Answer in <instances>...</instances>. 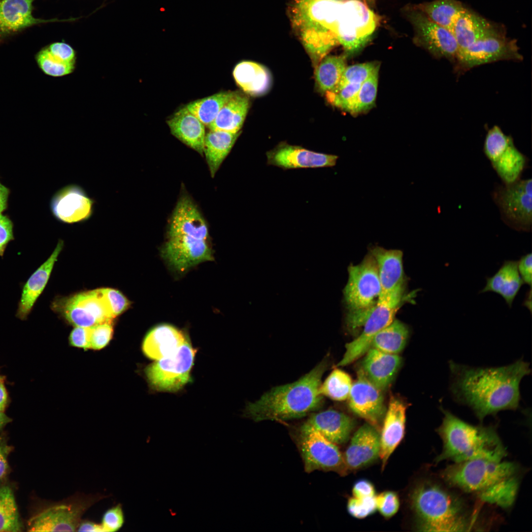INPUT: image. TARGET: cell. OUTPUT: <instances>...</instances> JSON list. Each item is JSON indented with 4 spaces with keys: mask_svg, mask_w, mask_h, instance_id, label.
Instances as JSON below:
<instances>
[{
    "mask_svg": "<svg viewBox=\"0 0 532 532\" xmlns=\"http://www.w3.org/2000/svg\"><path fill=\"white\" fill-rule=\"evenodd\" d=\"M99 290L115 318L129 308L130 301L119 291L108 288H100Z\"/></svg>",
    "mask_w": 532,
    "mask_h": 532,
    "instance_id": "bcb514c9",
    "label": "cell"
},
{
    "mask_svg": "<svg viewBox=\"0 0 532 532\" xmlns=\"http://www.w3.org/2000/svg\"><path fill=\"white\" fill-rule=\"evenodd\" d=\"M532 290L531 287L530 290L527 292V295L525 298L524 301V306L527 307L530 311H531V302H529V300H531Z\"/></svg>",
    "mask_w": 532,
    "mask_h": 532,
    "instance_id": "be15d7a7",
    "label": "cell"
},
{
    "mask_svg": "<svg viewBox=\"0 0 532 532\" xmlns=\"http://www.w3.org/2000/svg\"><path fill=\"white\" fill-rule=\"evenodd\" d=\"M113 323L109 321L91 327V348L100 350L109 343L113 333Z\"/></svg>",
    "mask_w": 532,
    "mask_h": 532,
    "instance_id": "c3c4849f",
    "label": "cell"
},
{
    "mask_svg": "<svg viewBox=\"0 0 532 532\" xmlns=\"http://www.w3.org/2000/svg\"><path fill=\"white\" fill-rule=\"evenodd\" d=\"M22 524L11 488L7 486L0 488V532L21 531Z\"/></svg>",
    "mask_w": 532,
    "mask_h": 532,
    "instance_id": "ab89813d",
    "label": "cell"
},
{
    "mask_svg": "<svg viewBox=\"0 0 532 532\" xmlns=\"http://www.w3.org/2000/svg\"><path fill=\"white\" fill-rule=\"evenodd\" d=\"M297 443L306 472L319 470L346 475L348 469L336 444L313 428L303 423L299 428Z\"/></svg>",
    "mask_w": 532,
    "mask_h": 532,
    "instance_id": "30bf717a",
    "label": "cell"
},
{
    "mask_svg": "<svg viewBox=\"0 0 532 532\" xmlns=\"http://www.w3.org/2000/svg\"><path fill=\"white\" fill-rule=\"evenodd\" d=\"M304 423L335 444L345 443L354 427L350 417L332 409L313 414Z\"/></svg>",
    "mask_w": 532,
    "mask_h": 532,
    "instance_id": "4dcf8cb0",
    "label": "cell"
},
{
    "mask_svg": "<svg viewBox=\"0 0 532 532\" xmlns=\"http://www.w3.org/2000/svg\"><path fill=\"white\" fill-rule=\"evenodd\" d=\"M289 13L293 29L316 62L337 44L349 54L358 51L380 21L360 0H294Z\"/></svg>",
    "mask_w": 532,
    "mask_h": 532,
    "instance_id": "6da1fadb",
    "label": "cell"
},
{
    "mask_svg": "<svg viewBox=\"0 0 532 532\" xmlns=\"http://www.w3.org/2000/svg\"><path fill=\"white\" fill-rule=\"evenodd\" d=\"M51 308L75 327H91L115 319L99 289L56 299Z\"/></svg>",
    "mask_w": 532,
    "mask_h": 532,
    "instance_id": "5bb4252c",
    "label": "cell"
},
{
    "mask_svg": "<svg viewBox=\"0 0 532 532\" xmlns=\"http://www.w3.org/2000/svg\"><path fill=\"white\" fill-rule=\"evenodd\" d=\"M524 284L518 270L517 261L507 260L494 275L486 278V285L480 293H497L510 308Z\"/></svg>",
    "mask_w": 532,
    "mask_h": 532,
    "instance_id": "1f68e13d",
    "label": "cell"
},
{
    "mask_svg": "<svg viewBox=\"0 0 532 532\" xmlns=\"http://www.w3.org/2000/svg\"><path fill=\"white\" fill-rule=\"evenodd\" d=\"M365 2L367 1H370L371 0H363Z\"/></svg>",
    "mask_w": 532,
    "mask_h": 532,
    "instance_id": "e7e4bbea",
    "label": "cell"
},
{
    "mask_svg": "<svg viewBox=\"0 0 532 532\" xmlns=\"http://www.w3.org/2000/svg\"><path fill=\"white\" fill-rule=\"evenodd\" d=\"M378 269L381 286L379 298L388 296L404 287L402 252L375 246L370 249Z\"/></svg>",
    "mask_w": 532,
    "mask_h": 532,
    "instance_id": "603a6c76",
    "label": "cell"
},
{
    "mask_svg": "<svg viewBox=\"0 0 532 532\" xmlns=\"http://www.w3.org/2000/svg\"><path fill=\"white\" fill-rule=\"evenodd\" d=\"M352 494L354 497L364 499L375 497V489L372 484L366 480H360L353 486Z\"/></svg>",
    "mask_w": 532,
    "mask_h": 532,
    "instance_id": "9f6ffc18",
    "label": "cell"
},
{
    "mask_svg": "<svg viewBox=\"0 0 532 532\" xmlns=\"http://www.w3.org/2000/svg\"><path fill=\"white\" fill-rule=\"evenodd\" d=\"M377 509L386 518L393 516L398 511L399 500L397 494L386 491L376 496Z\"/></svg>",
    "mask_w": 532,
    "mask_h": 532,
    "instance_id": "f907efd6",
    "label": "cell"
},
{
    "mask_svg": "<svg viewBox=\"0 0 532 532\" xmlns=\"http://www.w3.org/2000/svg\"><path fill=\"white\" fill-rule=\"evenodd\" d=\"M347 507L351 516L358 519L364 518L377 510L376 496L364 499L351 497L348 500Z\"/></svg>",
    "mask_w": 532,
    "mask_h": 532,
    "instance_id": "7dc6e473",
    "label": "cell"
},
{
    "mask_svg": "<svg viewBox=\"0 0 532 532\" xmlns=\"http://www.w3.org/2000/svg\"><path fill=\"white\" fill-rule=\"evenodd\" d=\"M327 367V362L324 360L298 380L272 388L249 403L245 415L256 422L284 421L300 418L315 411L322 402L320 388Z\"/></svg>",
    "mask_w": 532,
    "mask_h": 532,
    "instance_id": "277c9868",
    "label": "cell"
},
{
    "mask_svg": "<svg viewBox=\"0 0 532 532\" xmlns=\"http://www.w3.org/2000/svg\"><path fill=\"white\" fill-rule=\"evenodd\" d=\"M351 410L374 427L378 426L385 416L386 409L381 390L360 372L352 383L348 398Z\"/></svg>",
    "mask_w": 532,
    "mask_h": 532,
    "instance_id": "d6986e66",
    "label": "cell"
},
{
    "mask_svg": "<svg viewBox=\"0 0 532 532\" xmlns=\"http://www.w3.org/2000/svg\"><path fill=\"white\" fill-rule=\"evenodd\" d=\"M10 421L9 418L3 413L2 410H0V430Z\"/></svg>",
    "mask_w": 532,
    "mask_h": 532,
    "instance_id": "6125c7cd",
    "label": "cell"
},
{
    "mask_svg": "<svg viewBox=\"0 0 532 532\" xmlns=\"http://www.w3.org/2000/svg\"><path fill=\"white\" fill-rule=\"evenodd\" d=\"M352 385L350 376L345 372L334 369L322 384L320 392L333 400H344L348 399Z\"/></svg>",
    "mask_w": 532,
    "mask_h": 532,
    "instance_id": "60d3db41",
    "label": "cell"
},
{
    "mask_svg": "<svg viewBox=\"0 0 532 532\" xmlns=\"http://www.w3.org/2000/svg\"><path fill=\"white\" fill-rule=\"evenodd\" d=\"M441 425L436 429L443 443L436 463L450 460L458 463L476 459L502 461L507 452L496 426L474 425L461 419L442 405Z\"/></svg>",
    "mask_w": 532,
    "mask_h": 532,
    "instance_id": "5b68a950",
    "label": "cell"
},
{
    "mask_svg": "<svg viewBox=\"0 0 532 532\" xmlns=\"http://www.w3.org/2000/svg\"><path fill=\"white\" fill-rule=\"evenodd\" d=\"M240 134L221 130H210L205 136L203 154L210 173L214 177Z\"/></svg>",
    "mask_w": 532,
    "mask_h": 532,
    "instance_id": "836d02e7",
    "label": "cell"
},
{
    "mask_svg": "<svg viewBox=\"0 0 532 532\" xmlns=\"http://www.w3.org/2000/svg\"><path fill=\"white\" fill-rule=\"evenodd\" d=\"M519 49L517 40L507 37L505 28L500 24L491 33L458 52L455 69L461 73L499 61H521L523 57Z\"/></svg>",
    "mask_w": 532,
    "mask_h": 532,
    "instance_id": "ba28073f",
    "label": "cell"
},
{
    "mask_svg": "<svg viewBox=\"0 0 532 532\" xmlns=\"http://www.w3.org/2000/svg\"><path fill=\"white\" fill-rule=\"evenodd\" d=\"M162 254L168 263L180 271L213 260L207 240L186 234L168 235Z\"/></svg>",
    "mask_w": 532,
    "mask_h": 532,
    "instance_id": "ac0fdd59",
    "label": "cell"
},
{
    "mask_svg": "<svg viewBox=\"0 0 532 532\" xmlns=\"http://www.w3.org/2000/svg\"><path fill=\"white\" fill-rule=\"evenodd\" d=\"M188 339L184 333L168 324H161L151 330L142 343V351L148 358L158 360L169 356Z\"/></svg>",
    "mask_w": 532,
    "mask_h": 532,
    "instance_id": "83f0119b",
    "label": "cell"
},
{
    "mask_svg": "<svg viewBox=\"0 0 532 532\" xmlns=\"http://www.w3.org/2000/svg\"><path fill=\"white\" fill-rule=\"evenodd\" d=\"M7 402V393L4 386L2 378L0 376V410L3 409Z\"/></svg>",
    "mask_w": 532,
    "mask_h": 532,
    "instance_id": "94428289",
    "label": "cell"
},
{
    "mask_svg": "<svg viewBox=\"0 0 532 532\" xmlns=\"http://www.w3.org/2000/svg\"><path fill=\"white\" fill-rule=\"evenodd\" d=\"M449 391L458 403L468 407L482 423L488 416L520 407V385L531 373L522 359L504 366L473 367L450 361Z\"/></svg>",
    "mask_w": 532,
    "mask_h": 532,
    "instance_id": "7a4b0ae2",
    "label": "cell"
},
{
    "mask_svg": "<svg viewBox=\"0 0 532 532\" xmlns=\"http://www.w3.org/2000/svg\"><path fill=\"white\" fill-rule=\"evenodd\" d=\"M166 123L174 137L203 155L205 126L185 106L177 111Z\"/></svg>",
    "mask_w": 532,
    "mask_h": 532,
    "instance_id": "f1b7e54d",
    "label": "cell"
},
{
    "mask_svg": "<svg viewBox=\"0 0 532 532\" xmlns=\"http://www.w3.org/2000/svg\"><path fill=\"white\" fill-rule=\"evenodd\" d=\"M517 267L519 274L524 284L531 287L532 281V255L530 253L522 256L517 261Z\"/></svg>",
    "mask_w": 532,
    "mask_h": 532,
    "instance_id": "11a10c76",
    "label": "cell"
},
{
    "mask_svg": "<svg viewBox=\"0 0 532 532\" xmlns=\"http://www.w3.org/2000/svg\"><path fill=\"white\" fill-rule=\"evenodd\" d=\"M363 362V371L367 378L380 390L393 381L401 363L398 355L370 348Z\"/></svg>",
    "mask_w": 532,
    "mask_h": 532,
    "instance_id": "4316f807",
    "label": "cell"
},
{
    "mask_svg": "<svg viewBox=\"0 0 532 532\" xmlns=\"http://www.w3.org/2000/svg\"><path fill=\"white\" fill-rule=\"evenodd\" d=\"M267 164L283 169L335 166L336 155L316 152L299 146L281 143L266 154Z\"/></svg>",
    "mask_w": 532,
    "mask_h": 532,
    "instance_id": "ffe728a7",
    "label": "cell"
},
{
    "mask_svg": "<svg viewBox=\"0 0 532 532\" xmlns=\"http://www.w3.org/2000/svg\"><path fill=\"white\" fill-rule=\"evenodd\" d=\"M378 65L374 63H366L346 66L340 80L334 90L346 84H361L370 76L378 72Z\"/></svg>",
    "mask_w": 532,
    "mask_h": 532,
    "instance_id": "f6af8a7d",
    "label": "cell"
},
{
    "mask_svg": "<svg viewBox=\"0 0 532 532\" xmlns=\"http://www.w3.org/2000/svg\"><path fill=\"white\" fill-rule=\"evenodd\" d=\"M500 25L467 7L456 20L451 32L457 42L458 52L491 33Z\"/></svg>",
    "mask_w": 532,
    "mask_h": 532,
    "instance_id": "f546056e",
    "label": "cell"
},
{
    "mask_svg": "<svg viewBox=\"0 0 532 532\" xmlns=\"http://www.w3.org/2000/svg\"><path fill=\"white\" fill-rule=\"evenodd\" d=\"M378 72L362 83L357 93L352 113H360L374 105L377 91Z\"/></svg>",
    "mask_w": 532,
    "mask_h": 532,
    "instance_id": "7bdbcfd3",
    "label": "cell"
},
{
    "mask_svg": "<svg viewBox=\"0 0 532 532\" xmlns=\"http://www.w3.org/2000/svg\"><path fill=\"white\" fill-rule=\"evenodd\" d=\"M532 181L519 179L495 186L492 193L502 220L518 231L529 232L532 222Z\"/></svg>",
    "mask_w": 532,
    "mask_h": 532,
    "instance_id": "9c48e42d",
    "label": "cell"
},
{
    "mask_svg": "<svg viewBox=\"0 0 532 532\" xmlns=\"http://www.w3.org/2000/svg\"><path fill=\"white\" fill-rule=\"evenodd\" d=\"M348 278L343 290L349 311L368 310L376 304L381 286L376 261L370 253L359 264L348 267Z\"/></svg>",
    "mask_w": 532,
    "mask_h": 532,
    "instance_id": "4fadbf2b",
    "label": "cell"
},
{
    "mask_svg": "<svg viewBox=\"0 0 532 532\" xmlns=\"http://www.w3.org/2000/svg\"><path fill=\"white\" fill-rule=\"evenodd\" d=\"M34 0H0V44L29 28L56 21L34 17Z\"/></svg>",
    "mask_w": 532,
    "mask_h": 532,
    "instance_id": "44dd1931",
    "label": "cell"
},
{
    "mask_svg": "<svg viewBox=\"0 0 532 532\" xmlns=\"http://www.w3.org/2000/svg\"><path fill=\"white\" fill-rule=\"evenodd\" d=\"M233 93L232 91L220 92L190 102L185 107L207 127L214 121L222 106Z\"/></svg>",
    "mask_w": 532,
    "mask_h": 532,
    "instance_id": "f35d334b",
    "label": "cell"
},
{
    "mask_svg": "<svg viewBox=\"0 0 532 532\" xmlns=\"http://www.w3.org/2000/svg\"><path fill=\"white\" fill-rule=\"evenodd\" d=\"M95 202L82 187L71 184L63 187L54 194L50 207L58 221L72 224L89 220L94 214Z\"/></svg>",
    "mask_w": 532,
    "mask_h": 532,
    "instance_id": "e0dca14e",
    "label": "cell"
},
{
    "mask_svg": "<svg viewBox=\"0 0 532 532\" xmlns=\"http://www.w3.org/2000/svg\"><path fill=\"white\" fill-rule=\"evenodd\" d=\"M35 59L40 70L46 75L60 77L72 73L76 63H66L55 58L46 46L42 48L35 55Z\"/></svg>",
    "mask_w": 532,
    "mask_h": 532,
    "instance_id": "b9f144b4",
    "label": "cell"
},
{
    "mask_svg": "<svg viewBox=\"0 0 532 532\" xmlns=\"http://www.w3.org/2000/svg\"><path fill=\"white\" fill-rule=\"evenodd\" d=\"M315 69V80L320 90L326 93L333 91L338 84L346 67L344 56L324 57Z\"/></svg>",
    "mask_w": 532,
    "mask_h": 532,
    "instance_id": "74e56055",
    "label": "cell"
},
{
    "mask_svg": "<svg viewBox=\"0 0 532 532\" xmlns=\"http://www.w3.org/2000/svg\"><path fill=\"white\" fill-rule=\"evenodd\" d=\"M196 353L188 339L169 356L148 366L145 373L150 386L160 391L181 389L190 381Z\"/></svg>",
    "mask_w": 532,
    "mask_h": 532,
    "instance_id": "8fae6325",
    "label": "cell"
},
{
    "mask_svg": "<svg viewBox=\"0 0 532 532\" xmlns=\"http://www.w3.org/2000/svg\"><path fill=\"white\" fill-rule=\"evenodd\" d=\"M50 53L57 59L66 63H76V54L68 44L56 42L46 46Z\"/></svg>",
    "mask_w": 532,
    "mask_h": 532,
    "instance_id": "816d5d0a",
    "label": "cell"
},
{
    "mask_svg": "<svg viewBox=\"0 0 532 532\" xmlns=\"http://www.w3.org/2000/svg\"><path fill=\"white\" fill-rule=\"evenodd\" d=\"M447 485L426 479L412 490L410 503L419 531L465 532L472 528L464 500Z\"/></svg>",
    "mask_w": 532,
    "mask_h": 532,
    "instance_id": "8992f818",
    "label": "cell"
},
{
    "mask_svg": "<svg viewBox=\"0 0 532 532\" xmlns=\"http://www.w3.org/2000/svg\"><path fill=\"white\" fill-rule=\"evenodd\" d=\"M404 288L383 298H380L372 308L364 324L361 333L353 341L346 343L345 352L337 366L348 365L363 355L370 348L374 336L381 329L390 324L406 297Z\"/></svg>",
    "mask_w": 532,
    "mask_h": 532,
    "instance_id": "7c38bea8",
    "label": "cell"
},
{
    "mask_svg": "<svg viewBox=\"0 0 532 532\" xmlns=\"http://www.w3.org/2000/svg\"><path fill=\"white\" fill-rule=\"evenodd\" d=\"M410 19L415 32L416 41L437 59L452 63L456 61L458 45L449 30L433 22L423 13L413 9Z\"/></svg>",
    "mask_w": 532,
    "mask_h": 532,
    "instance_id": "2e32d148",
    "label": "cell"
},
{
    "mask_svg": "<svg viewBox=\"0 0 532 532\" xmlns=\"http://www.w3.org/2000/svg\"><path fill=\"white\" fill-rule=\"evenodd\" d=\"M124 521L122 505L119 503L108 509L103 513L100 524L104 532H114L123 527Z\"/></svg>",
    "mask_w": 532,
    "mask_h": 532,
    "instance_id": "681fc988",
    "label": "cell"
},
{
    "mask_svg": "<svg viewBox=\"0 0 532 532\" xmlns=\"http://www.w3.org/2000/svg\"><path fill=\"white\" fill-rule=\"evenodd\" d=\"M408 336L409 330L406 325L394 319L374 336L370 348L387 353L398 354L404 348Z\"/></svg>",
    "mask_w": 532,
    "mask_h": 532,
    "instance_id": "8d00e7d4",
    "label": "cell"
},
{
    "mask_svg": "<svg viewBox=\"0 0 532 532\" xmlns=\"http://www.w3.org/2000/svg\"><path fill=\"white\" fill-rule=\"evenodd\" d=\"M13 225L10 220L0 213V256H2L8 243L13 239Z\"/></svg>",
    "mask_w": 532,
    "mask_h": 532,
    "instance_id": "db71d44e",
    "label": "cell"
},
{
    "mask_svg": "<svg viewBox=\"0 0 532 532\" xmlns=\"http://www.w3.org/2000/svg\"><path fill=\"white\" fill-rule=\"evenodd\" d=\"M361 84L349 83L326 93L328 101L334 106L351 113Z\"/></svg>",
    "mask_w": 532,
    "mask_h": 532,
    "instance_id": "ee69618b",
    "label": "cell"
},
{
    "mask_svg": "<svg viewBox=\"0 0 532 532\" xmlns=\"http://www.w3.org/2000/svg\"><path fill=\"white\" fill-rule=\"evenodd\" d=\"M406 407L400 400L392 398L385 414L380 435L379 457L384 468L387 461L404 434Z\"/></svg>",
    "mask_w": 532,
    "mask_h": 532,
    "instance_id": "cb8c5ba5",
    "label": "cell"
},
{
    "mask_svg": "<svg viewBox=\"0 0 532 532\" xmlns=\"http://www.w3.org/2000/svg\"><path fill=\"white\" fill-rule=\"evenodd\" d=\"M380 451V435L374 427L366 424L353 436L343 456L348 470H357L370 465Z\"/></svg>",
    "mask_w": 532,
    "mask_h": 532,
    "instance_id": "7402d4cb",
    "label": "cell"
},
{
    "mask_svg": "<svg viewBox=\"0 0 532 532\" xmlns=\"http://www.w3.org/2000/svg\"><path fill=\"white\" fill-rule=\"evenodd\" d=\"M109 495L77 492L43 508L29 522V532L77 531L85 513Z\"/></svg>",
    "mask_w": 532,
    "mask_h": 532,
    "instance_id": "52a82bcc",
    "label": "cell"
},
{
    "mask_svg": "<svg viewBox=\"0 0 532 532\" xmlns=\"http://www.w3.org/2000/svg\"><path fill=\"white\" fill-rule=\"evenodd\" d=\"M8 194V189L0 182V213L6 207Z\"/></svg>",
    "mask_w": 532,
    "mask_h": 532,
    "instance_id": "91938a15",
    "label": "cell"
},
{
    "mask_svg": "<svg viewBox=\"0 0 532 532\" xmlns=\"http://www.w3.org/2000/svg\"><path fill=\"white\" fill-rule=\"evenodd\" d=\"M78 532H104L101 525L93 521L82 519L78 527Z\"/></svg>",
    "mask_w": 532,
    "mask_h": 532,
    "instance_id": "680465c9",
    "label": "cell"
},
{
    "mask_svg": "<svg viewBox=\"0 0 532 532\" xmlns=\"http://www.w3.org/2000/svg\"><path fill=\"white\" fill-rule=\"evenodd\" d=\"M9 451L8 446L0 439V478L5 474L7 469V457Z\"/></svg>",
    "mask_w": 532,
    "mask_h": 532,
    "instance_id": "6f0895ef",
    "label": "cell"
},
{
    "mask_svg": "<svg viewBox=\"0 0 532 532\" xmlns=\"http://www.w3.org/2000/svg\"><path fill=\"white\" fill-rule=\"evenodd\" d=\"M484 152L493 168L504 184L520 179L528 158L515 146L512 138L498 126L489 130L484 141Z\"/></svg>",
    "mask_w": 532,
    "mask_h": 532,
    "instance_id": "9a60e30c",
    "label": "cell"
},
{
    "mask_svg": "<svg viewBox=\"0 0 532 532\" xmlns=\"http://www.w3.org/2000/svg\"><path fill=\"white\" fill-rule=\"evenodd\" d=\"M63 247V242L60 240L48 259L32 274L24 285L16 315L19 319L27 318L47 283Z\"/></svg>",
    "mask_w": 532,
    "mask_h": 532,
    "instance_id": "484cf974",
    "label": "cell"
},
{
    "mask_svg": "<svg viewBox=\"0 0 532 532\" xmlns=\"http://www.w3.org/2000/svg\"><path fill=\"white\" fill-rule=\"evenodd\" d=\"M91 327H75L69 335L71 345L85 350L91 348Z\"/></svg>",
    "mask_w": 532,
    "mask_h": 532,
    "instance_id": "f5cc1de1",
    "label": "cell"
},
{
    "mask_svg": "<svg viewBox=\"0 0 532 532\" xmlns=\"http://www.w3.org/2000/svg\"><path fill=\"white\" fill-rule=\"evenodd\" d=\"M520 473L513 462L476 459L449 465L442 471L441 478L452 488L507 508L516 499Z\"/></svg>",
    "mask_w": 532,
    "mask_h": 532,
    "instance_id": "3957f363",
    "label": "cell"
},
{
    "mask_svg": "<svg viewBox=\"0 0 532 532\" xmlns=\"http://www.w3.org/2000/svg\"><path fill=\"white\" fill-rule=\"evenodd\" d=\"M466 8L458 0H434L415 5L413 9L451 32L456 20Z\"/></svg>",
    "mask_w": 532,
    "mask_h": 532,
    "instance_id": "d590c367",
    "label": "cell"
},
{
    "mask_svg": "<svg viewBox=\"0 0 532 532\" xmlns=\"http://www.w3.org/2000/svg\"><path fill=\"white\" fill-rule=\"evenodd\" d=\"M186 234L206 240L208 231L204 219L196 205L188 197L177 202L172 214L168 235Z\"/></svg>",
    "mask_w": 532,
    "mask_h": 532,
    "instance_id": "d4e9b609",
    "label": "cell"
},
{
    "mask_svg": "<svg viewBox=\"0 0 532 532\" xmlns=\"http://www.w3.org/2000/svg\"><path fill=\"white\" fill-rule=\"evenodd\" d=\"M249 104L247 96L239 92H234L214 121L207 128L210 130L239 132L248 111Z\"/></svg>",
    "mask_w": 532,
    "mask_h": 532,
    "instance_id": "d6a6232c",
    "label": "cell"
},
{
    "mask_svg": "<svg viewBox=\"0 0 532 532\" xmlns=\"http://www.w3.org/2000/svg\"><path fill=\"white\" fill-rule=\"evenodd\" d=\"M233 75L237 84L246 93L263 95L268 90L271 76L263 66L251 61H242L234 67Z\"/></svg>",
    "mask_w": 532,
    "mask_h": 532,
    "instance_id": "e575fe53",
    "label": "cell"
}]
</instances>
